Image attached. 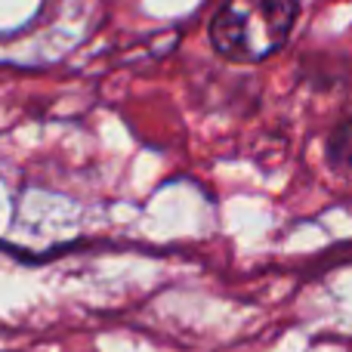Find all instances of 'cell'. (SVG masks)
Listing matches in <instances>:
<instances>
[{
  "label": "cell",
  "instance_id": "obj_1",
  "mask_svg": "<svg viewBox=\"0 0 352 352\" xmlns=\"http://www.w3.org/2000/svg\"><path fill=\"white\" fill-rule=\"evenodd\" d=\"M297 0H226L210 22V43L232 62L269 59L297 22Z\"/></svg>",
  "mask_w": 352,
  "mask_h": 352
}]
</instances>
